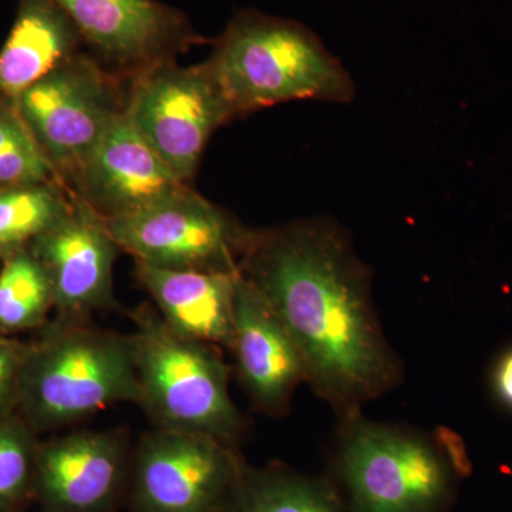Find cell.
<instances>
[{"instance_id":"6da1fadb","label":"cell","mask_w":512,"mask_h":512,"mask_svg":"<svg viewBox=\"0 0 512 512\" xmlns=\"http://www.w3.org/2000/svg\"><path fill=\"white\" fill-rule=\"evenodd\" d=\"M241 274L282 323L306 383L336 416L363 412L402 384V360L384 335L369 269L335 221L255 232Z\"/></svg>"},{"instance_id":"7a4b0ae2","label":"cell","mask_w":512,"mask_h":512,"mask_svg":"<svg viewBox=\"0 0 512 512\" xmlns=\"http://www.w3.org/2000/svg\"><path fill=\"white\" fill-rule=\"evenodd\" d=\"M333 473L350 512H447L471 471L453 433L379 423L363 412L338 417Z\"/></svg>"},{"instance_id":"3957f363","label":"cell","mask_w":512,"mask_h":512,"mask_svg":"<svg viewBox=\"0 0 512 512\" xmlns=\"http://www.w3.org/2000/svg\"><path fill=\"white\" fill-rule=\"evenodd\" d=\"M205 66L232 116L295 100L346 103L355 84L301 23L247 10L229 22Z\"/></svg>"},{"instance_id":"277c9868","label":"cell","mask_w":512,"mask_h":512,"mask_svg":"<svg viewBox=\"0 0 512 512\" xmlns=\"http://www.w3.org/2000/svg\"><path fill=\"white\" fill-rule=\"evenodd\" d=\"M16 390L23 412L40 429L66 426L111 404H138L131 335L64 318L25 352Z\"/></svg>"},{"instance_id":"5b68a950","label":"cell","mask_w":512,"mask_h":512,"mask_svg":"<svg viewBox=\"0 0 512 512\" xmlns=\"http://www.w3.org/2000/svg\"><path fill=\"white\" fill-rule=\"evenodd\" d=\"M133 320L138 404L160 429L210 434L234 447L244 420L229 393L231 370L215 346L178 335L151 309Z\"/></svg>"},{"instance_id":"8992f818","label":"cell","mask_w":512,"mask_h":512,"mask_svg":"<svg viewBox=\"0 0 512 512\" xmlns=\"http://www.w3.org/2000/svg\"><path fill=\"white\" fill-rule=\"evenodd\" d=\"M106 222L116 244L136 262L165 269L239 272L255 234L187 185Z\"/></svg>"},{"instance_id":"52a82bcc","label":"cell","mask_w":512,"mask_h":512,"mask_svg":"<svg viewBox=\"0 0 512 512\" xmlns=\"http://www.w3.org/2000/svg\"><path fill=\"white\" fill-rule=\"evenodd\" d=\"M13 103L56 173L73 181L101 137L126 110L113 77L80 53Z\"/></svg>"},{"instance_id":"ba28073f","label":"cell","mask_w":512,"mask_h":512,"mask_svg":"<svg viewBox=\"0 0 512 512\" xmlns=\"http://www.w3.org/2000/svg\"><path fill=\"white\" fill-rule=\"evenodd\" d=\"M126 114L183 183L197 171L212 133L234 117L205 63L180 67L170 60L140 73Z\"/></svg>"},{"instance_id":"9c48e42d","label":"cell","mask_w":512,"mask_h":512,"mask_svg":"<svg viewBox=\"0 0 512 512\" xmlns=\"http://www.w3.org/2000/svg\"><path fill=\"white\" fill-rule=\"evenodd\" d=\"M234 447L197 431L147 434L134 464V504L140 512H222L239 476Z\"/></svg>"},{"instance_id":"30bf717a","label":"cell","mask_w":512,"mask_h":512,"mask_svg":"<svg viewBox=\"0 0 512 512\" xmlns=\"http://www.w3.org/2000/svg\"><path fill=\"white\" fill-rule=\"evenodd\" d=\"M120 248L109 227L74 197L66 214L32 242V254L49 275L53 306L66 319L114 308V264Z\"/></svg>"},{"instance_id":"8fae6325","label":"cell","mask_w":512,"mask_h":512,"mask_svg":"<svg viewBox=\"0 0 512 512\" xmlns=\"http://www.w3.org/2000/svg\"><path fill=\"white\" fill-rule=\"evenodd\" d=\"M84 43L107 62L140 72L194 42L183 13L157 0H53Z\"/></svg>"},{"instance_id":"7c38bea8","label":"cell","mask_w":512,"mask_h":512,"mask_svg":"<svg viewBox=\"0 0 512 512\" xmlns=\"http://www.w3.org/2000/svg\"><path fill=\"white\" fill-rule=\"evenodd\" d=\"M80 200L104 220L144 210L185 187L120 114L74 178Z\"/></svg>"},{"instance_id":"4fadbf2b","label":"cell","mask_w":512,"mask_h":512,"mask_svg":"<svg viewBox=\"0 0 512 512\" xmlns=\"http://www.w3.org/2000/svg\"><path fill=\"white\" fill-rule=\"evenodd\" d=\"M238 377L259 412L278 416L306 383L301 355L264 298L239 272L231 342Z\"/></svg>"},{"instance_id":"5bb4252c","label":"cell","mask_w":512,"mask_h":512,"mask_svg":"<svg viewBox=\"0 0 512 512\" xmlns=\"http://www.w3.org/2000/svg\"><path fill=\"white\" fill-rule=\"evenodd\" d=\"M126 444L116 431H79L36 454L40 490L55 512H104L123 478Z\"/></svg>"},{"instance_id":"9a60e30c","label":"cell","mask_w":512,"mask_h":512,"mask_svg":"<svg viewBox=\"0 0 512 512\" xmlns=\"http://www.w3.org/2000/svg\"><path fill=\"white\" fill-rule=\"evenodd\" d=\"M241 272V271H239ZM239 272L165 269L137 262L140 284L158 315L178 335L231 348Z\"/></svg>"},{"instance_id":"2e32d148","label":"cell","mask_w":512,"mask_h":512,"mask_svg":"<svg viewBox=\"0 0 512 512\" xmlns=\"http://www.w3.org/2000/svg\"><path fill=\"white\" fill-rule=\"evenodd\" d=\"M82 42L53 0H23L0 50V93L10 101L18 100L30 86L77 55Z\"/></svg>"},{"instance_id":"e0dca14e","label":"cell","mask_w":512,"mask_h":512,"mask_svg":"<svg viewBox=\"0 0 512 512\" xmlns=\"http://www.w3.org/2000/svg\"><path fill=\"white\" fill-rule=\"evenodd\" d=\"M222 512H350L335 483L284 467L244 466Z\"/></svg>"},{"instance_id":"ac0fdd59","label":"cell","mask_w":512,"mask_h":512,"mask_svg":"<svg viewBox=\"0 0 512 512\" xmlns=\"http://www.w3.org/2000/svg\"><path fill=\"white\" fill-rule=\"evenodd\" d=\"M72 201L53 183L0 188V255L22 251L56 224Z\"/></svg>"},{"instance_id":"d6986e66","label":"cell","mask_w":512,"mask_h":512,"mask_svg":"<svg viewBox=\"0 0 512 512\" xmlns=\"http://www.w3.org/2000/svg\"><path fill=\"white\" fill-rule=\"evenodd\" d=\"M53 306L49 275L32 252H15L0 269V328L28 329Z\"/></svg>"},{"instance_id":"ffe728a7","label":"cell","mask_w":512,"mask_h":512,"mask_svg":"<svg viewBox=\"0 0 512 512\" xmlns=\"http://www.w3.org/2000/svg\"><path fill=\"white\" fill-rule=\"evenodd\" d=\"M56 174L16 104L0 101V188L52 183Z\"/></svg>"},{"instance_id":"44dd1931","label":"cell","mask_w":512,"mask_h":512,"mask_svg":"<svg viewBox=\"0 0 512 512\" xmlns=\"http://www.w3.org/2000/svg\"><path fill=\"white\" fill-rule=\"evenodd\" d=\"M35 457L26 427L13 419H0V503L22 494Z\"/></svg>"},{"instance_id":"7402d4cb","label":"cell","mask_w":512,"mask_h":512,"mask_svg":"<svg viewBox=\"0 0 512 512\" xmlns=\"http://www.w3.org/2000/svg\"><path fill=\"white\" fill-rule=\"evenodd\" d=\"M25 352L10 343H0V403L8 397L18 383L20 363Z\"/></svg>"},{"instance_id":"603a6c76","label":"cell","mask_w":512,"mask_h":512,"mask_svg":"<svg viewBox=\"0 0 512 512\" xmlns=\"http://www.w3.org/2000/svg\"><path fill=\"white\" fill-rule=\"evenodd\" d=\"M491 386L498 402L512 412V348L495 362L491 373Z\"/></svg>"},{"instance_id":"cb8c5ba5","label":"cell","mask_w":512,"mask_h":512,"mask_svg":"<svg viewBox=\"0 0 512 512\" xmlns=\"http://www.w3.org/2000/svg\"><path fill=\"white\" fill-rule=\"evenodd\" d=\"M0 343H3L2 340H0Z\"/></svg>"}]
</instances>
